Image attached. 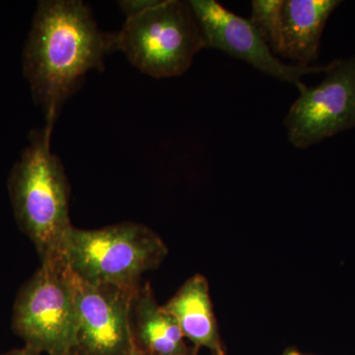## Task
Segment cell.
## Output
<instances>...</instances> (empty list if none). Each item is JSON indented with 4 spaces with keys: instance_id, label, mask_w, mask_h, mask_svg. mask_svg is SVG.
<instances>
[{
    "instance_id": "obj_3",
    "label": "cell",
    "mask_w": 355,
    "mask_h": 355,
    "mask_svg": "<svg viewBox=\"0 0 355 355\" xmlns=\"http://www.w3.org/2000/svg\"><path fill=\"white\" fill-rule=\"evenodd\" d=\"M167 252L165 243L150 228L123 222L94 230L72 226L62 246V260L90 284L135 294L142 275L157 268Z\"/></svg>"
},
{
    "instance_id": "obj_11",
    "label": "cell",
    "mask_w": 355,
    "mask_h": 355,
    "mask_svg": "<svg viewBox=\"0 0 355 355\" xmlns=\"http://www.w3.org/2000/svg\"><path fill=\"white\" fill-rule=\"evenodd\" d=\"M133 340L150 355H196L184 342L175 318L157 304L149 284L140 286L132 301Z\"/></svg>"
},
{
    "instance_id": "obj_2",
    "label": "cell",
    "mask_w": 355,
    "mask_h": 355,
    "mask_svg": "<svg viewBox=\"0 0 355 355\" xmlns=\"http://www.w3.org/2000/svg\"><path fill=\"white\" fill-rule=\"evenodd\" d=\"M53 125L30 132L9 176L14 216L36 247L42 263H62V246L72 225L69 184L62 161L51 153Z\"/></svg>"
},
{
    "instance_id": "obj_12",
    "label": "cell",
    "mask_w": 355,
    "mask_h": 355,
    "mask_svg": "<svg viewBox=\"0 0 355 355\" xmlns=\"http://www.w3.org/2000/svg\"><path fill=\"white\" fill-rule=\"evenodd\" d=\"M284 0H254L251 21L275 55L282 44V8Z\"/></svg>"
},
{
    "instance_id": "obj_18",
    "label": "cell",
    "mask_w": 355,
    "mask_h": 355,
    "mask_svg": "<svg viewBox=\"0 0 355 355\" xmlns=\"http://www.w3.org/2000/svg\"><path fill=\"white\" fill-rule=\"evenodd\" d=\"M212 355H219V354H212Z\"/></svg>"
},
{
    "instance_id": "obj_5",
    "label": "cell",
    "mask_w": 355,
    "mask_h": 355,
    "mask_svg": "<svg viewBox=\"0 0 355 355\" xmlns=\"http://www.w3.org/2000/svg\"><path fill=\"white\" fill-rule=\"evenodd\" d=\"M64 263H42L14 305V331L38 354L70 355L76 350V311Z\"/></svg>"
},
{
    "instance_id": "obj_7",
    "label": "cell",
    "mask_w": 355,
    "mask_h": 355,
    "mask_svg": "<svg viewBox=\"0 0 355 355\" xmlns=\"http://www.w3.org/2000/svg\"><path fill=\"white\" fill-rule=\"evenodd\" d=\"M324 74L321 83L300 93L284 119L287 137L296 148L355 128V57L334 60Z\"/></svg>"
},
{
    "instance_id": "obj_16",
    "label": "cell",
    "mask_w": 355,
    "mask_h": 355,
    "mask_svg": "<svg viewBox=\"0 0 355 355\" xmlns=\"http://www.w3.org/2000/svg\"><path fill=\"white\" fill-rule=\"evenodd\" d=\"M284 355H304L300 354V352H295V350H289V352H286Z\"/></svg>"
},
{
    "instance_id": "obj_13",
    "label": "cell",
    "mask_w": 355,
    "mask_h": 355,
    "mask_svg": "<svg viewBox=\"0 0 355 355\" xmlns=\"http://www.w3.org/2000/svg\"><path fill=\"white\" fill-rule=\"evenodd\" d=\"M159 0H121L119 1L121 12L128 18L135 17L139 14L144 12L147 9L157 4Z\"/></svg>"
},
{
    "instance_id": "obj_4",
    "label": "cell",
    "mask_w": 355,
    "mask_h": 355,
    "mask_svg": "<svg viewBox=\"0 0 355 355\" xmlns=\"http://www.w3.org/2000/svg\"><path fill=\"white\" fill-rule=\"evenodd\" d=\"M116 51L133 67L154 78L183 76L205 48L202 32L189 1L159 0L128 18L116 33Z\"/></svg>"
},
{
    "instance_id": "obj_6",
    "label": "cell",
    "mask_w": 355,
    "mask_h": 355,
    "mask_svg": "<svg viewBox=\"0 0 355 355\" xmlns=\"http://www.w3.org/2000/svg\"><path fill=\"white\" fill-rule=\"evenodd\" d=\"M76 318V355H128L135 345L132 327L135 294L97 286L64 263Z\"/></svg>"
},
{
    "instance_id": "obj_15",
    "label": "cell",
    "mask_w": 355,
    "mask_h": 355,
    "mask_svg": "<svg viewBox=\"0 0 355 355\" xmlns=\"http://www.w3.org/2000/svg\"><path fill=\"white\" fill-rule=\"evenodd\" d=\"M128 355H150L144 352V350L140 349L137 345H133L132 349L130 350V354Z\"/></svg>"
},
{
    "instance_id": "obj_17",
    "label": "cell",
    "mask_w": 355,
    "mask_h": 355,
    "mask_svg": "<svg viewBox=\"0 0 355 355\" xmlns=\"http://www.w3.org/2000/svg\"><path fill=\"white\" fill-rule=\"evenodd\" d=\"M70 355H76V354H70Z\"/></svg>"
},
{
    "instance_id": "obj_10",
    "label": "cell",
    "mask_w": 355,
    "mask_h": 355,
    "mask_svg": "<svg viewBox=\"0 0 355 355\" xmlns=\"http://www.w3.org/2000/svg\"><path fill=\"white\" fill-rule=\"evenodd\" d=\"M163 307L175 318L184 338L193 343L196 352L207 347L212 354L225 355L210 300L209 282L203 275H196L187 280Z\"/></svg>"
},
{
    "instance_id": "obj_9",
    "label": "cell",
    "mask_w": 355,
    "mask_h": 355,
    "mask_svg": "<svg viewBox=\"0 0 355 355\" xmlns=\"http://www.w3.org/2000/svg\"><path fill=\"white\" fill-rule=\"evenodd\" d=\"M338 0H284L279 55L301 67H312L319 57L324 26Z\"/></svg>"
},
{
    "instance_id": "obj_8",
    "label": "cell",
    "mask_w": 355,
    "mask_h": 355,
    "mask_svg": "<svg viewBox=\"0 0 355 355\" xmlns=\"http://www.w3.org/2000/svg\"><path fill=\"white\" fill-rule=\"evenodd\" d=\"M191 10L202 32L205 48L216 49L246 62L268 76L292 84L303 92L302 77L321 73L327 65L301 67L282 62L272 53L250 19L240 17L216 0H191Z\"/></svg>"
},
{
    "instance_id": "obj_1",
    "label": "cell",
    "mask_w": 355,
    "mask_h": 355,
    "mask_svg": "<svg viewBox=\"0 0 355 355\" xmlns=\"http://www.w3.org/2000/svg\"><path fill=\"white\" fill-rule=\"evenodd\" d=\"M116 51V33L102 31L85 2H39L23 50L22 69L46 123L55 125L86 74L104 69L105 57Z\"/></svg>"
},
{
    "instance_id": "obj_14",
    "label": "cell",
    "mask_w": 355,
    "mask_h": 355,
    "mask_svg": "<svg viewBox=\"0 0 355 355\" xmlns=\"http://www.w3.org/2000/svg\"><path fill=\"white\" fill-rule=\"evenodd\" d=\"M3 355H40L38 352H34V350L25 347L23 349L13 350V352H8V354Z\"/></svg>"
}]
</instances>
